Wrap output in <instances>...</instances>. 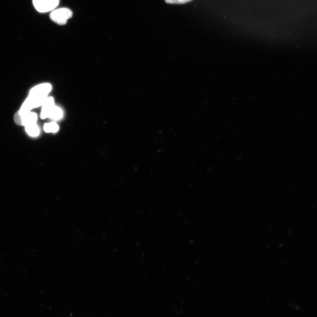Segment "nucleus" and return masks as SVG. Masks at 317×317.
<instances>
[{"label":"nucleus","mask_w":317,"mask_h":317,"mask_svg":"<svg viewBox=\"0 0 317 317\" xmlns=\"http://www.w3.org/2000/svg\"><path fill=\"white\" fill-rule=\"evenodd\" d=\"M72 16V12L70 9L62 8L52 11L50 14V18L52 21L59 25H65L67 24L68 19Z\"/></svg>","instance_id":"nucleus-1"},{"label":"nucleus","mask_w":317,"mask_h":317,"mask_svg":"<svg viewBox=\"0 0 317 317\" xmlns=\"http://www.w3.org/2000/svg\"><path fill=\"white\" fill-rule=\"evenodd\" d=\"M32 2L38 12H47L57 7L59 0H32Z\"/></svg>","instance_id":"nucleus-2"},{"label":"nucleus","mask_w":317,"mask_h":317,"mask_svg":"<svg viewBox=\"0 0 317 317\" xmlns=\"http://www.w3.org/2000/svg\"><path fill=\"white\" fill-rule=\"evenodd\" d=\"M51 85L49 84H41L32 88L29 95L38 97H47V95L51 91Z\"/></svg>","instance_id":"nucleus-3"},{"label":"nucleus","mask_w":317,"mask_h":317,"mask_svg":"<svg viewBox=\"0 0 317 317\" xmlns=\"http://www.w3.org/2000/svg\"><path fill=\"white\" fill-rule=\"evenodd\" d=\"M42 109L41 114L42 119L49 118L52 108H54V101L52 97H47L42 104Z\"/></svg>","instance_id":"nucleus-4"},{"label":"nucleus","mask_w":317,"mask_h":317,"mask_svg":"<svg viewBox=\"0 0 317 317\" xmlns=\"http://www.w3.org/2000/svg\"><path fill=\"white\" fill-rule=\"evenodd\" d=\"M21 118V122L22 126H26V125L35 124L37 121V115L34 112L30 111L28 112H25V113H19Z\"/></svg>","instance_id":"nucleus-5"},{"label":"nucleus","mask_w":317,"mask_h":317,"mask_svg":"<svg viewBox=\"0 0 317 317\" xmlns=\"http://www.w3.org/2000/svg\"><path fill=\"white\" fill-rule=\"evenodd\" d=\"M25 130L28 134L33 137H37L39 133V128L36 123L26 125Z\"/></svg>","instance_id":"nucleus-6"},{"label":"nucleus","mask_w":317,"mask_h":317,"mask_svg":"<svg viewBox=\"0 0 317 317\" xmlns=\"http://www.w3.org/2000/svg\"><path fill=\"white\" fill-rule=\"evenodd\" d=\"M62 117V111L61 109L54 106V108H52L50 114H49V118H50L52 120H58L59 119H61Z\"/></svg>","instance_id":"nucleus-7"},{"label":"nucleus","mask_w":317,"mask_h":317,"mask_svg":"<svg viewBox=\"0 0 317 317\" xmlns=\"http://www.w3.org/2000/svg\"><path fill=\"white\" fill-rule=\"evenodd\" d=\"M44 128L46 132H57L59 130L58 125L55 122L45 124Z\"/></svg>","instance_id":"nucleus-8"},{"label":"nucleus","mask_w":317,"mask_h":317,"mask_svg":"<svg viewBox=\"0 0 317 317\" xmlns=\"http://www.w3.org/2000/svg\"><path fill=\"white\" fill-rule=\"evenodd\" d=\"M191 1V0H165L166 3L168 4H184V3H186Z\"/></svg>","instance_id":"nucleus-9"}]
</instances>
